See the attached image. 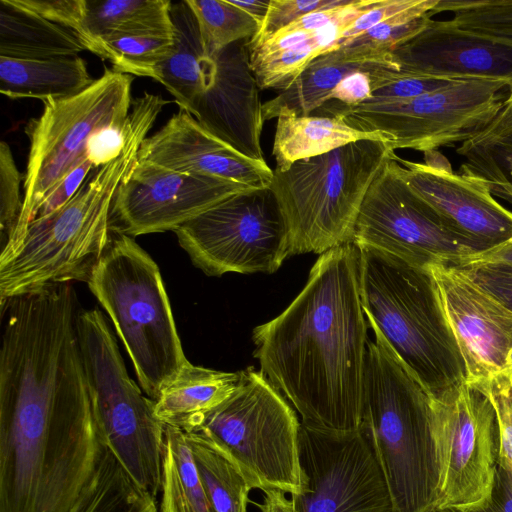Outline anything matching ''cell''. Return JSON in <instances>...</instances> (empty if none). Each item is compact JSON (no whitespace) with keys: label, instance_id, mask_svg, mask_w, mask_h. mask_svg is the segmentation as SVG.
Returning <instances> with one entry per match:
<instances>
[{"label":"cell","instance_id":"36","mask_svg":"<svg viewBox=\"0 0 512 512\" xmlns=\"http://www.w3.org/2000/svg\"><path fill=\"white\" fill-rule=\"evenodd\" d=\"M24 176L18 170L10 146L0 143V243L3 248L17 226L23 199L20 184Z\"/></svg>","mask_w":512,"mask_h":512},{"label":"cell","instance_id":"7","mask_svg":"<svg viewBox=\"0 0 512 512\" xmlns=\"http://www.w3.org/2000/svg\"><path fill=\"white\" fill-rule=\"evenodd\" d=\"M394 154L386 142L360 140L275 169L270 188L287 224L290 256L352 243L365 195Z\"/></svg>","mask_w":512,"mask_h":512},{"label":"cell","instance_id":"5","mask_svg":"<svg viewBox=\"0 0 512 512\" xmlns=\"http://www.w3.org/2000/svg\"><path fill=\"white\" fill-rule=\"evenodd\" d=\"M358 251L360 299L374 335L431 398L463 384L464 361L430 268L369 247Z\"/></svg>","mask_w":512,"mask_h":512},{"label":"cell","instance_id":"13","mask_svg":"<svg viewBox=\"0 0 512 512\" xmlns=\"http://www.w3.org/2000/svg\"><path fill=\"white\" fill-rule=\"evenodd\" d=\"M352 244L424 268L434 264L461 267L478 254L407 184L396 153L384 163L365 195Z\"/></svg>","mask_w":512,"mask_h":512},{"label":"cell","instance_id":"50","mask_svg":"<svg viewBox=\"0 0 512 512\" xmlns=\"http://www.w3.org/2000/svg\"><path fill=\"white\" fill-rule=\"evenodd\" d=\"M512 202V196L505 197ZM497 265L512 268V238L505 244L469 258L463 266Z\"/></svg>","mask_w":512,"mask_h":512},{"label":"cell","instance_id":"27","mask_svg":"<svg viewBox=\"0 0 512 512\" xmlns=\"http://www.w3.org/2000/svg\"><path fill=\"white\" fill-rule=\"evenodd\" d=\"M169 0H89L85 29L94 54L105 58L103 44L128 36L173 38Z\"/></svg>","mask_w":512,"mask_h":512},{"label":"cell","instance_id":"8","mask_svg":"<svg viewBox=\"0 0 512 512\" xmlns=\"http://www.w3.org/2000/svg\"><path fill=\"white\" fill-rule=\"evenodd\" d=\"M77 335L100 435L144 490L161 492L165 425L154 400L130 378L117 341L99 309L80 310Z\"/></svg>","mask_w":512,"mask_h":512},{"label":"cell","instance_id":"37","mask_svg":"<svg viewBox=\"0 0 512 512\" xmlns=\"http://www.w3.org/2000/svg\"><path fill=\"white\" fill-rule=\"evenodd\" d=\"M353 0H271L267 16L257 34L247 40L249 50L264 43L277 32L304 15L323 8L349 4Z\"/></svg>","mask_w":512,"mask_h":512},{"label":"cell","instance_id":"35","mask_svg":"<svg viewBox=\"0 0 512 512\" xmlns=\"http://www.w3.org/2000/svg\"><path fill=\"white\" fill-rule=\"evenodd\" d=\"M441 12L462 29L512 41V0H439L432 16Z\"/></svg>","mask_w":512,"mask_h":512},{"label":"cell","instance_id":"2","mask_svg":"<svg viewBox=\"0 0 512 512\" xmlns=\"http://www.w3.org/2000/svg\"><path fill=\"white\" fill-rule=\"evenodd\" d=\"M352 243L321 254L305 287L277 317L254 328V357L301 424L330 433L360 429L367 326Z\"/></svg>","mask_w":512,"mask_h":512},{"label":"cell","instance_id":"30","mask_svg":"<svg viewBox=\"0 0 512 512\" xmlns=\"http://www.w3.org/2000/svg\"><path fill=\"white\" fill-rule=\"evenodd\" d=\"M161 503L158 512H215L197 472L185 432L165 425Z\"/></svg>","mask_w":512,"mask_h":512},{"label":"cell","instance_id":"47","mask_svg":"<svg viewBox=\"0 0 512 512\" xmlns=\"http://www.w3.org/2000/svg\"><path fill=\"white\" fill-rule=\"evenodd\" d=\"M415 1L416 0H381L376 7L370 9L352 22L344 31L339 47L346 41L363 34L372 27L408 9Z\"/></svg>","mask_w":512,"mask_h":512},{"label":"cell","instance_id":"25","mask_svg":"<svg viewBox=\"0 0 512 512\" xmlns=\"http://www.w3.org/2000/svg\"><path fill=\"white\" fill-rule=\"evenodd\" d=\"M240 380L241 371H218L188 361L154 401L155 415L164 425L185 431L197 418L226 400Z\"/></svg>","mask_w":512,"mask_h":512},{"label":"cell","instance_id":"16","mask_svg":"<svg viewBox=\"0 0 512 512\" xmlns=\"http://www.w3.org/2000/svg\"><path fill=\"white\" fill-rule=\"evenodd\" d=\"M248 189L252 188L137 160L113 197L110 228L130 237L175 231L215 204Z\"/></svg>","mask_w":512,"mask_h":512},{"label":"cell","instance_id":"41","mask_svg":"<svg viewBox=\"0 0 512 512\" xmlns=\"http://www.w3.org/2000/svg\"><path fill=\"white\" fill-rule=\"evenodd\" d=\"M454 81L457 80L407 76L398 72L392 80L373 90L372 96L364 103H389L408 100L441 89Z\"/></svg>","mask_w":512,"mask_h":512},{"label":"cell","instance_id":"18","mask_svg":"<svg viewBox=\"0 0 512 512\" xmlns=\"http://www.w3.org/2000/svg\"><path fill=\"white\" fill-rule=\"evenodd\" d=\"M422 163L396 155L401 174L457 235L481 254L512 238V210L499 203L482 178L460 169L452 171L437 151L424 153ZM477 254V255H478Z\"/></svg>","mask_w":512,"mask_h":512},{"label":"cell","instance_id":"26","mask_svg":"<svg viewBox=\"0 0 512 512\" xmlns=\"http://www.w3.org/2000/svg\"><path fill=\"white\" fill-rule=\"evenodd\" d=\"M84 50L71 30L15 0H0V57L51 59L78 56Z\"/></svg>","mask_w":512,"mask_h":512},{"label":"cell","instance_id":"12","mask_svg":"<svg viewBox=\"0 0 512 512\" xmlns=\"http://www.w3.org/2000/svg\"><path fill=\"white\" fill-rule=\"evenodd\" d=\"M192 263L208 276L273 273L290 256V238L270 187L215 204L175 231Z\"/></svg>","mask_w":512,"mask_h":512},{"label":"cell","instance_id":"20","mask_svg":"<svg viewBox=\"0 0 512 512\" xmlns=\"http://www.w3.org/2000/svg\"><path fill=\"white\" fill-rule=\"evenodd\" d=\"M214 59L213 84L197 99L191 114L207 131L241 154L264 161L263 104L247 40L227 46Z\"/></svg>","mask_w":512,"mask_h":512},{"label":"cell","instance_id":"31","mask_svg":"<svg viewBox=\"0 0 512 512\" xmlns=\"http://www.w3.org/2000/svg\"><path fill=\"white\" fill-rule=\"evenodd\" d=\"M197 472L215 512H247L252 485L240 469L205 435L186 432Z\"/></svg>","mask_w":512,"mask_h":512},{"label":"cell","instance_id":"4","mask_svg":"<svg viewBox=\"0 0 512 512\" xmlns=\"http://www.w3.org/2000/svg\"><path fill=\"white\" fill-rule=\"evenodd\" d=\"M360 430L394 512H431L442 498L443 459L432 398L382 340L368 342Z\"/></svg>","mask_w":512,"mask_h":512},{"label":"cell","instance_id":"3","mask_svg":"<svg viewBox=\"0 0 512 512\" xmlns=\"http://www.w3.org/2000/svg\"><path fill=\"white\" fill-rule=\"evenodd\" d=\"M168 103L149 92L133 100L130 130L120 156L93 168L67 203L34 219L16 247L0 256L1 302L71 281L87 282L112 240L113 197Z\"/></svg>","mask_w":512,"mask_h":512},{"label":"cell","instance_id":"44","mask_svg":"<svg viewBox=\"0 0 512 512\" xmlns=\"http://www.w3.org/2000/svg\"><path fill=\"white\" fill-rule=\"evenodd\" d=\"M512 135V90L509 91L504 105L495 119L479 134L462 143L457 149L459 155L486 149L499 140Z\"/></svg>","mask_w":512,"mask_h":512},{"label":"cell","instance_id":"33","mask_svg":"<svg viewBox=\"0 0 512 512\" xmlns=\"http://www.w3.org/2000/svg\"><path fill=\"white\" fill-rule=\"evenodd\" d=\"M193 10L207 54L214 58L227 46L253 38L258 24L229 0H187Z\"/></svg>","mask_w":512,"mask_h":512},{"label":"cell","instance_id":"6","mask_svg":"<svg viewBox=\"0 0 512 512\" xmlns=\"http://www.w3.org/2000/svg\"><path fill=\"white\" fill-rule=\"evenodd\" d=\"M114 234L87 284L112 321L142 390L155 401L188 360L158 265L133 237Z\"/></svg>","mask_w":512,"mask_h":512},{"label":"cell","instance_id":"10","mask_svg":"<svg viewBox=\"0 0 512 512\" xmlns=\"http://www.w3.org/2000/svg\"><path fill=\"white\" fill-rule=\"evenodd\" d=\"M132 82V75L105 68L79 94L43 101L41 115L27 122L24 132L29 153L23 178V206L15 231L1 248L0 256L16 247L49 191L87 158L91 136L127 118L133 102Z\"/></svg>","mask_w":512,"mask_h":512},{"label":"cell","instance_id":"38","mask_svg":"<svg viewBox=\"0 0 512 512\" xmlns=\"http://www.w3.org/2000/svg\"><path fill=\"white\" fill-rule=\"evenodd\" d=\"M474 386L488 396L496 411L500 435L498 462L512 472V371Z\"/></svg>","mask_w":512,"mask_h":512},{"label":"cell","instance_id":"29","mask_svg":"<svg viewBox=\"0 0 512 512\" xmlns=\"http://www.w3.org/2000/svg\"><path fill=\"white\" fill-rule=\"evenodd\" d=\"M156 498L128 474L103 444L91 480L69 512H158Z\"/></svg>","mask_w":512,"mask_h":512},{"label":"cell","instance_id":"14","mask_svg":"<svg viewBox=\"0 0 512 512\" xmlns=\"http://www.w3.org/2000/svg\"><path fill=\"white\" fill-rule=\"evenodd\" d=\"M299 459L305 484L291 495L293 512H394L366 435L330 433L301 424Z\"/></svg>","mask_w":512,"mask_h":512},{"label":"cell","instance_id":"49","mask_svg":"<svg viewBox=\"0 0 512 512\" xmlns=\"http://www.w3.org/2000/svg\"><path fill=\"white\" fill-rule=\"evenodd\" d=\"M355 1L353 0L349 4L342 6L323 8L310 12L282 30L314 33L343 16Z\"/></svg>","mask_w":512,"mask_h":512},{"label":"cell","instance_id":"9","mask_svg":"<svg viewBox=\"0 0 512 512\" xmlns=\"http://www.w3.org/2000/svg\"><path fill=\"white\" fill-rule=\"evenodd\" d=\"M300 426L283 395L261 371L249 367L241 371L234 392L185 431L209 438L253 489H279L293 495L305 484L299 459Z\"/></svg>","mask_w":512,"mask_h":512},{"label":"cell","instance_id":"40","mask_svg":"<svg viewBox=\"0 0 512 512\" xmlns=\"http://www.w3.org/2000/svg\"><path fill=\"white\" fill-rule=\"evenodd\" d=\"M464 157L468 161L461 166L462 170L485 181H505L512 185V135Z\"/></svg>","mask_w":512,"mask_h":512},{"label":"cell","instance_id":"11","mask_svg":"<svg viewBox=\"0 0 512 512\" xmlns=\"http://www.w3.org/2000/svg\"><path fill=\"white\" fill-rule=\"evenodd\" d=\"M508 93L502 82L457 80L412 99L341 104L333 113L354 129L382 133L393 151L428 153L475 137L495 119Z\"/></svg>","mask_w":512,"mask_h":512},{"label":"cell","instance_id":"19","mask_svg":"<svg viewBox=\"0 0 512 512\" xmlns=\"http://www.w3.org/2000/svg\"><path fill=\"white\" fill-rule=\"evenodd\" d=\"M389 60L402 75L443 80H488L512 90V41L430 19L395 47Z\"/></svg>","mask_w":512,"mask_h":512},{"label":"cell","instance_id":"46","mask_svg":"<svg viewBox=\"0 0 512 512\" xmlns=\"http://www.w3.org/2000/svg\"><path fill=\"white\" fill-rule=\"evenodd\" d=\"M457 510L459 512H512L511 470L498 462L488 496L473 506Z\"/></svg>","mask_w":512,"mask_h":512},{"label":"cell","instance_id":"48","mask_svg":"<svg viewBox=\"0 0 512 512\" xmlns=\"http://www.w3.org/2000/svg\"><path fill=\"white\" fill-rule=\"evenodd\" d=\"M373 92L371 76L366 71H357L344 77L328 96V102L354 108L367 101Z\"/></svg>","mask_w":512,"mask_h":512},{"label":"cell","instance_id":"42","mask_svg":"<svg viewBox=\"0 0 512 512\" xmlns=\"http://www.w3.org/2000/svg\"><path fill=\"white\" fill-rule=\"evenodd\" d=\"M130 125L129 112L124 121L108 125L91 136L86 147V155L94 168L108 164L120 156L126 144Z\"/></svg>","mask_w":512,"mask_h":512},{"label":"cell","instance_id":"53","mask_svg":"<svg viewBox=\"0 0 512 512\" xmlns=\"http://www.w3.org/2000/svg\"><path fill=\"white\" fill-rule=\"evenodd\" d=\"M431 512H459V511L455 508H435Z\"/></svg>","mask_w":512,"mask_h":512},{"label":"cell","instance_id":"17","mask_svg":"<svg viewBox=\"0 0 512 512\" xmlns=\"http://www.w3.org/2000/svg\"><path fill=\"white\" fill-rule=\"evenodd\" d=\"M429 268L464 361L466 383L480 385L512 371V309L459 267Z\"/></svg>","mask_w":512,"mask_h":512},{"label":"cell","instance_id":"24","mask_svg":"<svg viewBox=\"0 0 512 512\" xmlns=\"http://www.w3.org/2000/svg\"><path fill=\"white\" fill-rule=\"evenodd\" d=\"M94 80L80 56L51 59L0 57V91L10 99L67 98L79 94Z\"/></svg>","mask_w":512,"mask_h":512},{"label":"cell","instance_id":"28","mask_svg":"<svg viewBox=\"0 0 512 512\" xmlns=\"http://www.w3.org/2000/svg\"><path fill=\"white\" fill-rule=\"evenodd\" d=\"M385 69L397 67L389 59L341 63L323 54L311 62L287 89L263 104V120L277 117L284 108L308 116L328 102L329 94L347 75L363 70L372 77Z\"/></svg>","mask_w":512,"mask_h":512},{"label":"cell","instance_id":"39","mask_svg":"<svg viewBox=\"0 0 512 512\" xmlns=\"http://www.w3.org/2000/svg\"><path fill=\"white\" fill-rule=\"evenodd\" d=\"M15 1L45 19L71 30L79 38L85 49L94 53L93 42L85 29L87 0Z\"/></svg>","mask_w":512,"mask_h":512},{"label":"cell","instance_id":"32","mask_svg":"<svg viewBox=\"0 0 512 512\" xmlns=\"http://www.w3.org/2000/svg\"><path fill=\"white\" fill-rule=\"evenodd\" d=\"M438 2L439 0H416L408 9L325 55L330 60L341 63L388 60L395 47L417 34L427 24Z\"/></svg>","mask_w":512,"mask_h":512},{"label":"cell","instance_id":"52","mask_svg":"<svg viewBox=\"0 0 512 512\" xmlns=\"http://www.w3.org/2000/svg\"><path fill=\"white\" fill-rule=\"evenodd\" d=\"M229 1L246 12L258 24L259 29L267 16L271 2V0Z\"/></svg>","mask_w":512,"mask_h":512},{"label":"cell","instance_id":"45","mask_svg":"<svg viewBox=\"0 0 512 512\" xmlns=\"http://www.w3.org/2000/svg\"><path fill=\"white\" fill-rule=\"evenodd\" d=\"M93 168L92 163L86 158L70 171L49 191L38 209L36 218L46 216L67 203L78 191Z\"/></svg>","mask_w":512,"mask_h":512},{"label":"cell","instance_id":"34","mask_svg":"<svg viewBox=\"0 0 512 512\" xmlns=\"http://www.w3.org/2000/svg\"><path fill=\"white\" fill-rule=\"evenodd\" d=\"M103 46L104 60H109L115 71L155 80L156 70L171 55L174 41L159 36H128Z\"/></svg>","mask_w":512,"mask_h":512},{"label":"cell","instance_id":"51","mask_svg":"<svg viewBox=\"0 0 512 512\" xmlns=\"http://www.w3.org/2000/svg\"><path fill=\"white\" fill-rule=\"evenodd\" d=\"M264 501L257 504L261 512H293L292 501L285 496V492L279 489H266Z\"/></svg>","mask_w":512,"mask_h":512},{"label":"cell","instance_id":"21","mask_svg":"<svg viewBox=\"0 0 512 512\" xmlns=\"http://www.w3.org/2000/svg\"><path fill=\"white\" fill-rule=\"evenodd\" d=\"M138 161H149L182 173L229 180L250 188L270 187L273 170L251 159L207 131L180 109L142 142Z\"/></svg>","mask_w":512,"mask_h":512},{"label":"cell","instance_id":"15","mask_svg":"<svg viewBox=\"0 0 512 512\" xmlns=\"http://www.w3.org/2000/svg\"><path fill=\"white\" fill-rule=\"evenodd\" d=\"M432 404L440 440L444 480L437 508L462 509L484 500L500 452L496 411L478 387L466 381Z\"/></svg>","mask_w":512,"mask_h":512},{"label":"cell","instance_id":"22","mask_svg":"<svg viewBox=\"0 0 512 512\" xmlns=\"http://www.w3.org/2000/svg\"><path fill=\"white\" fill-rule=\"evenodd\" d=\"M170 14L174 47L158 66L155 80L169 91L180 109L191 113L197 99L213 84L216 63L205 50L197 18L187 0L172 4Z\"/></svg>","mask_w":512,"mask_h":512},{"label":"cell","instance_id":"1","mask_svg":"<svg viewBox=\"0 0 512 512\" xmlns=\"http://www.w3.org/2000/svg\"><path fill=\"white\" fill-rule=\"evenodd\" d=\"M0 512H69L104 444L81 357L73 287L1 303Z\"/></svg>","mask_w":512,"mask_h":512},{"label":"cell","instance_id":"43","mask_svg":"<svg viewBox=\"0 0 512 512\" xmlns=\"http://www.w3.org/2000/svg\"><path fill=\"white\" fill-rule=\"evenodd\" d=\"M461 268L477 284L512 309V268L497 265H473Z\"/></svg>","mask_w":512,"mask_h":512},{"label":"cell","instance_id":"23","mask_svg":"<svg viewBox=\"0 0 512 512\" xmlns=\"http://www.w3.org/2000/svg\"><path fill=\"white\" fill-rule=\"evenodd\" d=\"M272 154L276 170H287L296 161L312 158L360 140L388 143L379 132H364L350 127L342 117L300 116L289 109L277 115Z\"/></svg>","mask_w":512,"mask_h":512}]
</instances>
